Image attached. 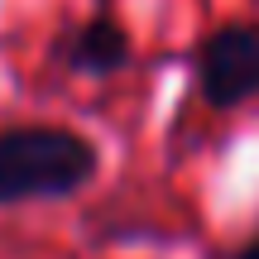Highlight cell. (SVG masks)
<instances>
[{"mask_svg":"<svg viewBox=\"0 0 259 259\" xmlns=\"http://www.w3.org/2000/svg\"><path fill=\"white\" fill-rule=\"evenodd\" d=\"M101 154L92 139L63 125H15L0 130V206L72 197L96 178Z\"/></svg>","mask_w":259,"mask_h":259,"instance_id":"1","label":"cell"},{"mask_svg":"<svg viewBox=\"0 0 259 259\" xmlns=\"http://www.w3.org/2000/svg\"><path fill=\"white\" fill-rule=\"evenodd\" d=\"M197 92L211 111H235L259 96V19H235L202 38Z\"/></svg>","mask_w":259,"mask_h":259,"instance_id":"2","label":"cell"},{"mask_svg":"<svg viewBox=\"0 0 259 259\" xmlns=\"http://www.w3.org/2000/svg\"><path fill=\"white\" fill-rule=\"evenodd\" d=\"M58 53H63V67H72L82 77H111L120 67H130V34L111 15H96L77 34H67Z\"/></svg>","mask_w":259,"mask_h":259,"instance_id":"3","label":"cell"},{"mask_svg":"<svg viewBox=\"0 0 259 259\" xmlns=\"http://www.w3.org/2000/svg\"><path fill=\"white\" fill-rule=\"evenodd\" d=\"M235 259H259V240H250L245 250H235Z\"/></svg>","mask_w":259,"mask_h":259,"instance_id":"4","label":"cell"}]
</instances>
